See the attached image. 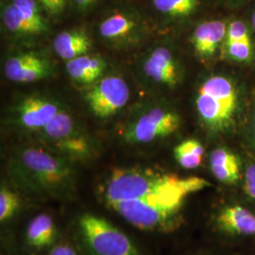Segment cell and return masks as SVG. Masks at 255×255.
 <instances>
[{"instance_id":"obj_1","label":"cell","mask_w":255,"mask_h":255,"mask_svg":"<svg viewBox=\"0 0 255 255\" xmlns=\"http://www.w3.org/2000/svg\"><path fill=\"white\" fill-rule=\"evenodd\" d=\"M211 186L200 177L182 178L150 167H117L99 186L101 201L132 227L168 233L182 223L186 198Z\"/></svg>"},{"instance_id":"obj_11","label":"cell","mask_w":255,"mask_h":255,"mask_svg":"<svg viewBox=\"0 0 255 255\" xmlns=\"http://www.w3.org/2000/svg\"><path fill=\"white\" fill-rule=\"evenodd\" d=\"M144 72L157 83L174 87L181 79L178 63L172 52L164 46L157 47L146 58Z\"/></svg>"},{"instance_id":"obj_22","label":"cell","mask_w":255,"mask_h":255,"mask_svg":"<svg viewBox=\"0 0 255 255\" xmlns=\"http://www.w3.org/2000/svg\"><path fill=\"white\" fill-rule=\"evenodd\" d=\"M3 22L10 32L23 35L37 34L34 27L30 26L25 19L21 16L18 9L11 3L7 6L2 14Z\"/></svg>"},{"instance_id":"obj_29","label":"cell","mask_w":255,"mask_h":255,"mask_svg":"<svg viewBox=\"0 0 255 255\" xmlns=\"http://www.w3.org/2000/svg\"><path fill=\"white\" fill-rule=\"evenodd\" d=\"M37 255L36 252H31V253H29V254H27V253H14V254H9V255Z\"/></svg>"},{"instance_id":"obj_9","label":"cell","mask_w":255,"mask_h":255,"mask_svg":"<svg viewBox=\"0 0 255 255\" xmlns=\"http://www.w3.org/2000/svg\"><path fill=\"white\" fill-rule=\"evenodd\" d=\"M4 72L11 82L27 83L46 79L52 72V67L43 56L27 52L9 58L4 64Z\"/></svg>"},{"instance_id":"obj_27","label":"cell","mask_w":255,"mask_h":255,"mask_svg":"<svg viewBox=\"0 0 255 255\" xmlns=\"http://www.w3.org/2000/svg\"><path fill=\"white\" fill-rule=\"evenodd\" d=\"M67 0H39V3L52 16L61 14L66 6Z\"/></svg>"},{"instance_id":"obj_17","label":"cell","mask_w":255,"mask_h":255,"mask_svg":"<svg viewBox=\"0 0 255 255\" xmlns=\"http://www.w3.org/2000/svg\"><path fill=\"white\" fill-rule=\"evenodd\" d=\"M204 147L196 139L182 141L174 148V157L177 163L185 169H195L202 163Z\"/></svg>"},{"instance_id":"obj_8","label":"cell","mask_w":255,"mask_h":255,"mask_svg":"<svg viewBox=\"0 0 255 255\" xmlns=\"http://www.w3.org/2000/svg\"><path fill=\"white\" fill-rule=\"evenodd\" d=\"M60 110L59 103L50 98L30 96L21 101L15 110L16 122L27 131L39 133Z\"/></svg>"},{"instance_id":"obj_13","label":"cell","mask_w":255,"mask_h":255,"mask_svg":"<svg viewBox=\"0 0 255 255\" xmlns=\"http://www.w3.org/2000/svg\"><path fill=\"white\" fill-rule=\"evenodd\" d=\"M24 237L27 246L33 252L47 251L59 240V231L50 215L40 213L28 221Z\"/></svg>"},{"instance_id":"obj_31","label":"cell","mask_w":255,"mask_h":255,"mask_svg":"<svg viewBox=\"0 0 255 255\" xmlns=\"http://www.w3.org/2000/svg\"><path fill=\"white\" fill-rule=\"evenodd\" d=\"M254 133H255V120H254Z\"/></svg>"},{"instance_id":"obj_26","label":"cell","mask_w":255,"mask_h":255,"mask_svg":"<svg viewBox=\"0 0 255 255\" xmlns=\"http://www.w3.org/2000/svg\"><path fill=\"white\" fill-rule=\"evenodd\" d=\"M243 191L247 197L255 201V163L249 164L244 171Z\"/></svg>"},{"instance_id":"obj_30","label":"cell","mask_w":255,"mask_h":255,"mask_svg":"<svg viewBox=\"0 0 255 255\" xmlns=\"http://www.w3.org/2000/svg\"><path fill=\"white\" fill-rule=\"evenodd\" d=\"M252 23H253V26H254L255 29V11L254 12V14H253V17H252Z\"/></svg>"},{"instance_id":"obj_16","label":"cell","mask_w":255,"mask_h":255,"mask_svg":"<svg viewBox=\"0 0 255 255\" xmlns=\"http://www.w3.org/2000/svg\"><path fill=\"white\" fill-rule=\"evenodd\" d=\"M53 46L57 54L69 61L87 54L91 49L92 40L87 32L75 28L60 32L54 38Z\"/></svg>"},{"instance_id":"obj_14","label":"cell","mask_w":255,"mask_h":255,"mask_svg":"<svg viewBox=\"0 0 255 255\" xmlns=\"http://www.w3.org/2000/svg\"><path fill=\"white\" fill-rule=\"evenodd\" d=\"M106 69L104 59L99 55H82L67 61L66 71L75 82L92 84L101 80Z\"/></svg>"},{"instance_id":"obj_4","label":"cell","mask_w":255,"mask_h":255,"mask_svg":"<svg viewBox=\"0 0 255 255\" xmlns=\"http://www.w3.org/2000/svg\"><path fill=\"white\" fill-rule=\"evenodd\" d=\"M75 230L84 255H142L126 233L100 215L82 213L76 219Z\"/></svg>"},{"instance_id":"obj_10","label":"cell","mask_w":255,"mask_h":255,"mask_svg":"<svg viewBox=\"0 0 255 255\" xmlns=\"http://www.w3.org/2000/svg\"><path fill=\"white\" fill-rule=\"evenodd\" d=\"M215 225L229 236L255 237V215L241 205H227L219 210Z\"/></svg>"},{"instance_id":"obj_3","label":"cell","mask_w":255,"mask_h":255,"mask_svg":"<svg viewBox=\"0 0 255 255\" xmlns=\"http://www.w3.org/2000/svg\"><path fill=\"white\" fill-rule=\"evenodd\" d=\"M240 104L237 83L231 78L215 75L201 83L196 107L201 122L209 130L225 132L234 126Z\"/></svg>"},{"instance_id":"obj_12","label":"cell","mask_w":255,"mask_h":255,"mask_svg":"<svg viewBox=\"0 0 255 255\" xmlns=\"http://www.w3.org/2000/svg\"><path fill=\"white\" fill-rule=\"evenodd\" d=\"M227 25L223 21L213 20L200 24L195 28L191 37L192 45L201 58L214 57L221 46H224Z\"/></svg>"},{"instance_id":"obj_6","label":"cell","mask_w":255,"mask_h":255,"mask_svg":"<svg viewBox=\"0 0 255 255\" xmlns=\"http://www.w3.org/2000/svg\"><path fill=\"white\" fill-rule=\"evenodd\" d=\"M181 126L177 113L163 106L143 110L130 119L123 131L124 140L131 145L149 144L174 133Z\"/></svg>"},{"instance_id":"obj_5","label":"cell","mask_w":255,"mask_h":255,"mask_svg":"<svg viewBox=\"0 0 255 255\" xmlns=\"http://www.w3.org/2000/svg\"><path fill=\"white\" fill-rule=\"evenodd\" d=\"M42 146L73 161H85L95 154L91 138L83 132L72 116L61 109L38 133Z\"/></svg>"},{"instance_id":"obj_21","label":"cell","mask_w":255,"mask_h":255,"mask_svg":"<svg viewBox=\"0 0 255 255\" xmlns=\"http://www.w3.org/2000/svg\"><path fill=\"white\" fill-rule=\"evenodd\" d=\"M12 4L18 9L21 16L34 27L37 34L46 31V22L40 13L36 0H12Z\"/></svg>"},{"instance_id":"obj_18","label":"cell","mask_w":255,"mask_h":255,"mask_svg":"<svg viewBox=\"0 0 255 255\" xmlns=\"http://www.w3.org/2000/svg\"><path fill=\"white\" fill-rule=\"evenodd\" d=\"M135 27V23L129 17L122 13H116L101 23L100 33L110 41H119L130 34Z\"/></svg>"},{"instance_id":"obj_25","label":"cell","mask_w":255,"mask_h":255,"mask_svg":"<svg viewBox=\"0 0 255 255\" xmlns=\"http://www.w3.org/2000/svg\"><path fill=\"white\" fill-rule=\"evenodd\" d=\"M46 255H84L81 248L76 243L65 240H58L54 245L50 247Z\"/></svg>"},{"instance_id":"obj_23","label":"cell","mask_w":255,"mask_h":255,"mask_svg":"<svg viewBox=\"0 0 255 255\" xmlns=\"http://www.w3.org/2000/svg\"><path fill=\"white\" fill-rule=\"evenodd\" d=\"M223 46L229 57L239 63L250 62L254 57V45L252 39L224 43Z\"/></svg>"},{"instance_id":"obj_2","label":"cell","mask_w":255,"mask_h":255,"mask_svg":"<svg viewBox=\"0 0 255 255\" xmlns=\"http://www.w3.org/2000/svg\"><path fill=\"white\" fill-rule=\"evenodd\" d=\"M8 174L19 191L38 200L65 201L76 193L73 161L42 145L15 148L9 156Z\"/></svg>"},{"instance_id":"obj_28","label":"cell","mask_w":255,"mask_h":255,"mask_svg":"<svg viewBox=\"0 0 255 255\" xmlns=\"http://www.w3.org/2000/svg\"><path fill=\"white\" fill-rule=\"evenodd\" d=\"M79 9H87L94 5L98 0H74Z\"/></svg>"},{"instance_id":"obj_19","label":"cell","mask_w":255,"mask_h":255,"mask_svg":"<svg viewBox=\"0 0 255 255\" xmlns=\"http://www.w3.org/2000/svg\"><path fill=\"white\" fill-rule=\"evenodd\" d=\"M22 201L18 192L6 184L0 188V222L5 224L13 219L21 209Z\"/></svg>"},{"instance_id":"obj_20","label":"cell","mask_w":255,"mask_h":255,"mask_svg":"<svg viewBox=\"0 0 255 255\" xmlns=\"http://www.w3.org/2000/svg\"><path fill=\"white\" fill-rule=\"evenodd\" d=\"M155 8L160 12L175 16H187L199 6V0H153Z\"/></svg>"},{"instance_id":"obj_24","label":"cell","mask_w":255,"mask_h":255,"mask_svg":"<svg viewBox=\"0 0 255 255\" xmlns=\"http://www.w3.org/2000/svg\"><path fill=\"white\" fill-rule=\"evenodd\" d=\"M248 39H252L251 32L244 22L236 20L229 24L224 43L240 41V40H248Z\"/></svg>"},{"instance_id":"obj_15","label":"cell","mask_w":255,"mask_h":255,"mask_svg":"<svg viewBox=\"0 0 255 255\" xmlns=\"http://www.w3.org/2000/svg\"><path fill=\"white\" fill-rule=\"evenodd\" d=\"M210 169L219 182L234 184L241 176V163L237 154L226 147H217L210 154Z\"/></svg>"},{"instance_id":"obj_7","label":"cell","mask_w":255,"mask_h":255,"mask_svg":"<svg viewBox=\"0 0 255 255\" xmlns=\"http://www.w3.org/2000/svg\"><path fill=\"white\" fill-rule=\"evenodd\" d=\"M129 98L127 82L119 76L101 78L85 95L92 113L100 118L107 119L118 113Z\"/></svg>"}]
</instances>
